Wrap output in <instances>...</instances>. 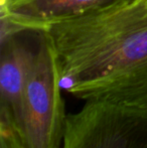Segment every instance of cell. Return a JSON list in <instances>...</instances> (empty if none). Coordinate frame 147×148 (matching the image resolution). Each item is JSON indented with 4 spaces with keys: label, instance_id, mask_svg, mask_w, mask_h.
<instances>
[{
    "label": "cell",
    "instance_id": "7a4b0ae2",
    "mask_svg": "<svg viewBox=\"0 0 147 148\" xmlns=\"http://www.w3.org/2000/svg\"><path fill=\"white\" fill-rule=\"evenodd\" d=\"M41 39L15 122L26 148H62L67 114L62 97V79L49 38Z\"/></svg>",
    "mask_w": 147,
    "mask_h": 148
},
{
    "label": "cell",
    "instance_id": "3957f363",
    "mask_svg": "<svg viewBox=\"0 0 147 148\" xmlns=\"http://www.w3.org/2000/svg\"><path fill=\"white\" fill-rule=\"evenodd\" d=\"M62 148H147V105L86 102L67 115Z\"/></svg>",
    "mask_w": 147,
    "mask_h": 148
},
{
    "label": "cell",
    "instance_id": "277c9868",
    "mask_svg": "<svg viewBox=\"0 0 147 148\" xmlns=\"http://www.w3.org/2000/svg\"><path fill=\"white\" fill-rule=\"evenodd\" d=\"M116 1L118 0H8L1 7V20L12 33L37 31L53 20Z\"/></svg>",
    "mask_w": 147,
    "mask_h": 148
},
{
    "label": "cell",
    "instance_id": "52a82bcc",
    "mask_svg": "<svg viewBox=\"0 0 147 148\" xmlns=\"http://www.w3.org/2000/svg\"><path fill=\"white\" fill-rule=\"evenodd\" d=\"M8 0H0V5H1V7L2 6H4L6 4V2H7Z\"/></svg>",
    "mask_w": 147,
    "mask_h": 148
},
{
    "label": "cell",
    "instance_id": "8992f818",
    "mask_svg": "<svg viewBox=\"0 0 147 148\" xmlns=\"http://www.w3.org/2000/svg\"><path fill=\"white\" fill-rule=\"evenodd\" d=\"M0 148H26L10 112L0 107Z\"/></svg>",
    "mask_w": 147,
    "mask_h": 148
},
{
    "label": "cell",
    "instance_id": "5b68a950",
    "mask_svg": "<svg viewBox=\"0 0 147 148\" xmlns=\"http://www.w3.org/2000/svg\"><path fill=\"white\" fill-rule=\"evenodd\" d=\"M36 55V51L29 49L13 35L1 40L0 107L10 112L14 123L19 117L23 92Z\"/></svg>",
    "mask_w": 147,
    "mask_h": 148
},
{
    "label": "cell",
    "instance_id": "6da1fadb",
    "mask_svg": "<svg viewBox=\"0 0 147 148\" xmlns=\"http://www.w3.org/2000/svg\"><path fill=\"white\" fill-rule=\"evenodd\" d=\"M62 83L85 102L147 105V0H118L44 24Z\"/></svg>",
    "mask_w": 147,
    "mask_h": 148
}]
</instances>
